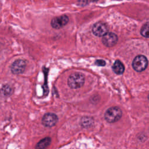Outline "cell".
Segmentation results:
<instances>
[{"instance_id":"9a60e30c","label":"cell","mask_w":149,"mask_h":149,"mask_svg":"<svg viewBox=\"0 0 149 149\" xmlns=\"http://www.w3.org/2000/svg\"><path fill=\"white\" fill-rule=\"evenodd\" d=\"M91 1H93V2H96V1H97L98 0H91Z\"/></svg>"},{"instance_id":"3957f363","label":"cell","mask_w":149,"mask_h":149,"mask_svg":"<svg viewBox=\"0 0 149 149\" xmlns=\"http://www.w3.org/2000/svg\"><path fill=\"white\" fill-rule=\"evenodd\" d=\"M148 65L147 58L144 55H138L134 59L132 66L137 72H142L146 69Z\"/></svg>"},{"instance_id":"2e32d148","label":"cell","mask_w":149,"mask_h":149,"mask_svg":"<svg viewBox=\"0 0 149 149\" xmlns=\"http://www.w3.org/2000/svg\"><path fill=\"white\" fill-rule=\"evenodd\" d=\"M148 100H149V95H148Z\"/></svg>"},{"instance_id":"5bb4252c","label":"cell","mask_w":149,"mask_h":149,"mask_svg":"<svg viewBox=\"0 0 149 149\" xmlns=\"http://www.w3.org/2000/svg\"><path fill=\"white\" fill-rule=\"evenodd\" d=\"M95 63L98 65V66H105V62L104 60H101V59H99V60H97L95 62Z\"/></svg>"},{"instance_id":"ba28073f","label":"cell","mask_w":149,"mask_h":149,"mask_svg":"<svg viewBox=\"0 0 149 149\" xmlns=\"http://www.w3.org/2000/svg\"><path fill=\"white\" fill-rule=\"evenodd\" d=\"M118 41L117 36L113 33H107L102 37V43L107 47H112Z\"/></svg>"},{"instance_id":"7a4b0ae2","label":"cell","mask_w":149,"mask_h":149,"mask_svg":"<svg viewBox=\"0 0 149 149\" xmlns=\"http://www.w3.org/2000/svg\"><path fill=\"white\" fill-rule=\"evenodd\" d=\"M122 116V111L118 107H113L108 108L105 113V120L109 122L113 123L118 121Z\"/></svg>"},{"instance_id":"8fae6325","label":"cell","mask_w":149,"mask_h":149,"mask_svg":"<svg viewBox=\"0 0 149 149\" xmlns=\"http://www.w3.org/2000/svg\"><path fill=\"white\" fill-rule=\"evenodd\" d=\"M141 34L146 38H149V22L144 24L140 30Z\"/></svg>"},{"instance_id":"6da1fadb","label":"cell","mask_w":149,"mask_h":149,"mask_svg":"<svg viewBox=\"0 0 149 149\" xmlns=\"http://www.w3.org/2000/svg\"><path fill=\"white\" fill-rule=\"evenodd\" d=\"M84 83V76L79 73L71 74L68 79V84L71 88L76 89L81 87Z\"/></svg>"},{"instance_id":"5b68a950","label":"cell","mask_w":149,"mask_h":149,"mask_svg":"<svg viewBox=\"0 0 149 149\" xmlns=\"http://www.w3.org/2000/svg\"><path fill=\"white\" fill-rule=\"evenodd\" d=\"M69 22V17L66 15L55 17L51 20V24L55 29H59L65 26Z\"/></svg>"},{"instance_id":"7c38bea8","label":"cell","mask_w":149,"mask_h":149,"mask_svg":"<svg viewBox=\"0 0 149 149\" xmlns=\"http://www.w3.org/2000/svg\"><path fill=\"white\" fill-rule=\"evenodd\" d=\"M2 93L5 95H8L11 94V88L8 86H4L2 88Z\"/></svg>"},{"instance_id":"52a82bcc","label":"cell","mask_w":149,"mask_h":149,"mask_svg":"<svg viewBox=\"0 0 149 149\" xmlns=\"http://www.w3.org/2000/svg\"><path fill=\"white\" fill-rule=\"evenodd\" d=\"M93 34L98 37H102L107 33L108 29L105 24L102 22H98L95 23L92 28Z\"/></svg>"},{"instance_id":"8992f818","label":"cell","mask_w":149,"mask_h":149,"mask_svg":"<svg viewBox=\"0 0 149 149\" xmlns=\"http://www.w3.org/2000/svg\"><path fill=\"white\" fill-rule=\"evenodd\" d=\"M57 116L52 113H45L42 118V123L46 127H52L58 122Z\"/></svg>"},{"instance_id":"4fadbf2b","label":"cell","mask_w":149,"mask_h":149,"mask_svg":"<svg viewBox=\"0 0 149 149\" xmlns=\"http://www.w3.org/2000/svg\"><path fill=\"white\" fill-rule=\"evenodd\" d=\"M90 118H83L81 119V125L84 127H87L90 125V121L89 120Z\"/></svg>"},{"instance_id":"277c9868","label":"cell","mask_w":149,"mask_h":149,"mask_svg":"<svg viewBox=\"0 0 149 149\" xmlns=\"http://www.w3.org/2000/svg\"><path fill=\"white\" fill-rule=\"evenodd\" d=\"M26 62L23 59H17L11 65V72L15 74L22 73L26 68Z\"/></svg>"},{"instance_id":"30bf717a","label":"cell","mask_w":149,"mask_h":149,"mask_svg":"<svg viewBox=\"0 0 149 149\" xmlns=\"http://www.w3.org/2000/svg\"><path fill=\"white\" fill-rule=\"evenodd\" d=\"M51 143V139L49 137H46L40 141L36 145V148H44L47 147Z\"/></svg>"},{"instance_id":"9c48e42d","label":"cell","mask_w":149,"mask_h":149,"mask_svg":"<svg viewBox=\"0 0 149 149\" xmlns=\"http://www.w3.org/2000/svg\"><path fill=\"white\" fill-rule=\"evenodd\" d=\"M112 69L117 74H122L124 72L125 67L120 61L117 60L114 62L112 66Z\"/></svg>"}]
</instances>
